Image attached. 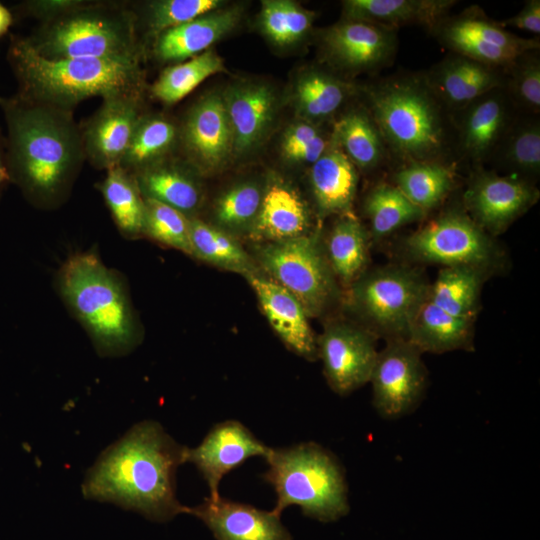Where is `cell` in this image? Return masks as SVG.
<instances>
[{
  "label": "cell",
  "mask_w": 540,
  "mask_h": 540,
  "mask_svg": "<svg viewBox=\"0 0 540 540\" xmlns=\"http://www.w3.org/2000/svg\"><path fill=\"white\" fill-rule=\"evenodd\" d=\"M186 451L158 422H139L100 454L85 475L83 495L138 512L151 521H170L186 513L175 485Z\"/></svg>",
  "instance_id": "1"
},
{
  "label": "cell",
  "mask_w": 540,
  "mask_h": 540,
  "mask_svg": "<svg viewBox=\"0 0 540 540\" xmlns=\"http://www.w3.org/2000/svg\"><path fill=\"white\" fill-rule=\"evenodd\" d=\"M7 126L10 180L40 208L59 206L85 159L80 127L71 110L0 96Z\"/></svg>",
  "instance_id": "2"
},
{
  "label": "cell",
  "mask_w": 540,
  "mask_h": 540,
  "mask_svg": "<svg viewBox=\"0 0 540 540\" xmlns=\"http://www.w3.org/2000/svg\"><path fill=\"white\" fill-rule=\"evenodd\" d=\"M7 58L18 82V97L71 110L94 96L143 93L140 62L101 58L47 59L25 37L10 40Z\"/></svg>",
  "instance_id": "3"
},
{
  "label": "cell",
  "mask_w": 540,
  "mask_h": 540,
  "mask_svg": "<svg viewBox=\"0 0 540 540\" xmlns=\"http://www.w3.org/2000/svg\"><path fill=\"white\" fill-rule=\"evenodd\" d=\"M62 299L99 355L122 356L141 340V329L123 279L92 252L76 253L61 266Z\"/></svg>",
  "instance_id": "4"
},
{
  "label": "cell",
  "mask_w": 540,
  "mask_h": 540,
  "mask_svg": "<svg viewBox=\"0 0 540 540\" xmlns=\"http://www.w3.org/2000/svg\"><path fill=\"white\" fill-rule=\"evenodd\" d=\"M25 38L38 54L52 60L101 58L141 63L145 53L133 10L111 2L87 1L41 23Z\"/></svg>",
  "instance_id": "5"
},
{
  "label": "cell",
  "mask_w": 540,
  "mask_h": 540,
  "mask_svg": "<svg viewBox=\"0 0 540 540\" xmlns=\"http://www.w3.org/2000/svg\"><path fill=\"white\" fill-rule=\"evenodd\" d=\"M263 478L276 493L274 511L281 515L299 506L304 515L321 522H334L348 514L345 473L336 457L314 442L273 449L265 458Z\"/></svg>",
  "instance_id": "6"
},
{
  "label": "cell",
  "mask_w": 540,
  "mask_h": 540,
  "mask_svg": "<svg viewBox=\"0 0 540 540\" xmlns=\"http://www.w3.org/2000/svg\"><path fill=\"white\" fill-rule=\"evenodd\" d=\"M371 117L390 148L408 162L437 161L446 144L440 102L424 78H395L370 91Z\"/></svg>",
  "instance_id": "7"
},
{
  "label": "cell",
  "mask_w": 540,
  "mask_h": 540,
  "mask_svg": "<svg viewBox=\"0 0 540 540\" xmlns=\"http://www.w3.org/2000/svg\"><path fill=\"white\" fill-rule=\"evenodd\" d=\"M429 285L414 269L388 265L364 272L351 284L350 301L375 336L406 339Z\"/></svg>",
  "instance_id": "8"
},
{
  "label": "cell",
  "mask_w": 540,
  "mask_h": 540,
  "mask_svg": "<svg viewBox=\"0 0 540 540\" xmlns=\"http://www.w3.org/2000/svg\"><path fill=\"white\" fill-rule=\"evenodd\" d=\"M257 257L269 277L294 295L309 317L321 315L336 301L335 276L316 235L267 242Z\"/></svg>",
  "instance_id": "9"
},
{
  "label": "cell",
  "mask_w": 540,
  "mask_h": 540,
  "mask_svg": "<svg viewBox=\"0 0 540 540\" xmlns=\"http://www.w3.org/2000/svg\"><path fill=\"white\" fill-rule=\"evenodd\" d=\"M402 249L414 262L486 272L495 269L500 257L488 233L459 210H449L408 235Z\"/></svg>",
  "instance_id": "10"
},
{
  "label": "cell",
  "mask_w": 540,
  "mask_h": 540,
  "mask_svg": "<svg viewBox=\"0 0 540 540\" xmlns=\"http://www.w3.org/2000/svg\"><path fill=\"white\" fill-rule=\"evenodd\" d=\"M421 355L406 339L388 340L378 352L369 382L374 408L381 417L398 419L422 401L428 376Z\"/></svg>",
  "instance_id": "11"
},
{
  "label": "cell",
  "mask_w": 540,
  "mask_h": 540,
  "mask_svg": "<svg viewBox=\"0 0 540 540\" xmlns=\"http://www.w3.org/2000/svg\"><path fill=\"white\" fill-rule=\"evenodd\" d=\"M442 43L454 51L491 67L506 68L522 54L539 50L536 38H522L471 8L435 28Z\"/></svg>",
  "instance_id": "12"
},
{
  "label": "cell",
  "mask_w": 540,
  "mask_h": 540,
  "mask_svg": "<svg viewBox=\"0 0 540 540\" xmlns=\"http://www.w3.org/2000/svg\"><path fill=\"white\" fill-rule=\"evenodd\" d=\"M317 347L326 380L335 393L345 396L369 382L378 351L375 335L367 328L330 324Z\"/></svg>",
  "instance_id": "13"
},
{
  "label": "cell",
  "mask_w": 540,
  "mask_h": 540,
  "mask_svg": "<svg viewBox=\"0 0 540 540\" xmlns=\"http://www.w3.org/2000/svg\"><path fill=\"white\" fill-rule=\"evenodd\" d=\"M538 198L539 191L529 181L477 171L464 193V204L481 229L498 234L528 211Z\"/></svg>",
  "instance_id": "14"
},
{
  "label": "cell",
  "mask_w": 540,
  "mask_h": 540,
  "mask_svg": "<svg viewBox=\"0 0 540 540\" xmlns=\"http://www.w3.org/2000/svg\"><path fill=\"white\" fill-rule=\"evenodd\" d=\"M142 94L104 98L81 130L85 158L97 169L119 166L141 118Z\"/></svg>",
  "instance_id": "15"
},
{
  "label": "cell",
  "mask_w": 540,
  "mask_h": 540,
  "mask_svg": "<svg viewBox=\"0 0 540 540\" xmlns=\"http://www.w3.org/2000/svg\"><path fill=\"white\" fill-rule=\"evenodd\" d=\"M271 448L241 422L226 420L214 425L195 448H187L185 463H192L207 482L210 496L219 495L222 478L251 457H267Z\"/></svg>",
  "instance_id": "16"
},
{
  "label": "cell",
  "mask_w": 540,
  "mask_h": 540,
  "mask_svg": "<svg viewBox=\"0 0 540 540\" xmlns=\"http://www.w3.org/2000/svg\"><path fill=\"white\" fill-rule=\"evenodd\" d=\"M186 513L201 520L216 540H292L280 514L218 496L207 497Z\"/></svg>",
  "instance_id": "17"
},
{
  "label": "cell",
  "mask_w": 540,
  "mask_h": 540,
  "mask_svg": "<svg viewBox=\"0 0 540 540\" xmlns=\"http://www.w3.org/2000/svg\"><path fill=\"white\" fill-rule=\"evenodd\" d=\"M180 136L198 167L207 171L221 167L233 151V134L222 96L209 94L195 103Z\"/></svg>",
  "instance_id": "18"
},
{
  "label": "cell",
  "mask_w": 540,
  "mask_h": 540,
  "mask_svg": "<svg viewBox=\"0 0 540 540\" xmlns=\"http://www.w3.org/2000/svg\"><path fill=\"white\" fill-rule=\"evenodd\" d=\"M322 40L330 60L347 70L383 66L396 47L393 30L353 19L329 27Z\"/></svg>",
  "instance_id": "19"
},
{
  "label": "cell",
  "mask_w": 540,
  "mask_h": 540,
  "mask_svg": "<svg viewBox=\"0 0 540 540\" xmlns=\"http://www.w3.org/2000/svg\"><path fill=\"white\" fill-rule=\"evenodd\" d=\"M273 330L293 352L308 360L318 356L309 315L299 300L272 280L257 273L245 276Z\"/></svg>",
  "instance_id": "20"
},
{
  "label": "cell",
  "mask_w": 540,
  "mask_h": 540,
  "mask_svg": "<svg viewBox=\"0 0 540 540\" xmlns=\"http://www.w3.org/2000/svg\"><path fill=\"white\" fill-rule=\"evenodd\" d=\"M423 78L441 104L459 111L482 95L505 87V79L497 68L456 53Z\"/></svg>",
  "instance_id": "21"
},
{
  "label": "cell",
  "mask_w": 540,
  "mask_h": 540,
  "mask_svg": "<svg viewBox=\"0 0 540 540\" xmlns=\"http://www.w3.org/2000/svg\"><path fill=\"white\" fill-rule=\"evenodd\" d=\"M233 134V151L245 154L256 148L272 125L276 97L266 84L241 82L222 96Z\"/></svg>",
  "instance_id": "22"
},
{
  "label": "cell",
  "mask_w": 540,
  "mask_h": 540,
  "mask_svg": "<svg viewBox=\"0 0 540 540\" xmlns=\"http://www.w3.org/2000/svg\"><path fill=\"white\" fill-rule=\"evenodd\" d=\"M504 88L482 95L461 110L460 146L473 160L490 156L512 124V100Z\"/></svg>",
  "instance_id": "23"
},
{
  "label": "cell",
  "mask_w": 540,
  "mask_h": 540,
  "mask_svg": "<svg viewBox=\"0 0 540 540\" xmlns=\"http://www.w3.org/2000/svg\"><path fill=\"white\" fill-rule=\"evenodd\" d=\"M237 6L217 9L160 33L153 54L163 63H180L197 56L233 30L241 18Z\"/></svg>",
  "instance_id": "24"
},
{
  "label": "cell",
  "mask_w": 540,
  "mask_h": 540,
  "mask_svg": "<svg viewBox=\"0 0 540 540\" xmlns=\"http://www.w3.org/2000/svg\"><path fill=\"white\" fill-rule=\"evenodd\" d=\"M309 212L298 192L282 181L263 191L257 217L249 235L257 241L275 242L307 234Z\"/></svg>",
  "instance_id": "25"
},
{
  "label": "cell",
  "mask_w": 540,
  "mask_h": 540,
  "mask_svg": "<svg viewBox=\"0 0 540 540\" xmlns=\"http://www.w3.org/2000/svg\"><path fill=\"white\" fill-rule=\"evenodd\" d=\"M356 167L331 140L310 170V184L321 213L349 214L357 189Z\"/></svg>",
  "instance_id": "26"
},
{
  "label": "cell",
  "mask_w": 540,
  "mask_h": 540,
  "mask_svg": "<svg viewBox=\"0 0 540 540\" xmlns=\"http://www.w3.org/2000/svg\"><path fill=\"white\" fill-rule=\"evenodd\" d=\"M455 4L450 0H346V19L360 20L393 30L419 24L435 29Z\"/></svg>",
  "instance_id": "27"
},
{
  "label": "cell",
  "mask_w": 540,
  "mask_h": 540,
  "mask_svg": "<svg viewBox=\"0 0 540 540\" xmlns=\"http://www.w3.org/2000/svg\"><path fill=\"white\" fill-rule=\"evenodd\" d=\"M134 176L144 198L164 203L187 217L201 205V186L194 174L180 163L165 159Z\"/></svg>",
  "instance_id": "28"
},
{
  "label": "cell",
  "mask_w": 540,
  "mask_h": 540,
  "mask_svg": "<svg viewBox=\"0 0 540 540\" xmlns=\"http://www.w3.org/2000/svg\"><path fill=\"white\" fill-rule=\"evenodd\" d=\"M474 319L453 316L428 299L419 307L407 340L422 353H443L470 347Z\"/></svg>",
  "instance_id": "29"
},
{
  "label": "cell",
  "mask_w": 540,
  "mask_h": 540,
  "mask_svg": "<svg viewBox=\"0 0 540 540\" xmlns=\"http://www.w3.org/2000/svg\"><path fill=\"white\" fill-rule=\"evenodd\" d=\"M328 264L339 280L352 284L364 272L369 259V236L352 214L340 215L330 230L324 250Z\"/></svg>",
  "instance_id": "30"
},
{
  "label": "cell",
  "mask_w": 540,
  "mask_h": 540,
  "mask_svg": "<svg viewBox=\"0 0 540 540\" xmlns=\"http://www.w3.org/2000/svg\"><path fill=\"white\" fill-rule=\"evenodd\" d=\"M487 276L477 268L443 267L429 285L427 299L453 316L474 319Z\"/></svg>",
  "instance_id": "31"
},
{
  "label": "cell",
  "mask_w": 540,
  "mask_h": 540,
  "mask_svg": "<svg viewBox=\"0 0 540 540\" xmlns=\"http://www.w3.org/2000/svg\"><path fill=\"white\" fill-rule=\"evenodd\" d=\"M99 190L123 237L143 236L145 202L135 176L120 166L113 167L107 170Z\"/></svg>",
  "instance_id": "32"
},
{
  "label": "cell",
  "mask_w": 540,
  "mask_h": 540,
  "mask_svg": "<svg viewBox=\"0 0 540 540\" xmlns=\"http://www.w3.org/2000/svg\"><path fill=\"white\" fill-rule=\"evenodd\" d=\"M351 93L352 87L344 81L320 70H309L296 80L293 100L297 113L313 123L331 117Z\"/></svg>",
  "instance_id": "33"
},
{
  "label": "cell",
  "mask_w": 540,
  "mask_h": 540,
  "mask_svg": "<svg viewBox=\"0 0 540 540\" xmlns=\"http://www.w3.org/2000/svg\"><path fill=\"white\" fill-rule=\"evenodd\" d=\"M331 140L360 169H372L383 159V139L371 115L362 109L344 114L335 123Z\"/></svg>",
  "instance_id": "34"
},
{
  "label": "cell",
  "mask_w": 540,
  "mask_h": 540,
  "mask_svg": "<svg viewBox=\"0 0 540 540\" xmlns=\"http://www.w3.org/2000/svg\"><path fill=\"white\" fill-rule=\"evenodd\" d=\"M192 256L244 276L257 267L240 243L226 230L189 217Z\"/></svg>",
  "instance_id": "35"
},
{
  "label": "cell",
  "mask_w": 540,
  "mask_h": 540,
  "mask_svg": "<svg viewBox=\"0 0 540 540\" xmlns=\"http://www.w3.org/2000/svg\"><path fill=\"white\" fill-rule=\"evenodd\" d=\"M178 136V129L170 120L143 113L119 166L135 175L165 160Z\"/></svg>",
  "instance_id": "36"
},
{
  "label": "cell",
  "mask_w": 540,
  "mask_h": 540,
  "mask_svg": "<svg viewBox=\"0 0 540 540\" xmlns=\"http://www.w3.org/2000/svg\"><path fill=\"white\" fill-rule=\"evenodd\" d=\"M395 183L410 202L426 213L449 194L454 171L438 161L409 162L397 172Z\"/></svg>",
  "instance_id": "37"
},
{
  "label": "cell",
  "mask_w": 540,
  "mask_h": 540,
  "mask_svg": "<svg viewBox=\"0 0 540 540\" xmlns=\"http://www.w3.org/2000/svg\"><path fill=\"white\" fill-rule=\"evenodd\" d=\"M224 69L223 59L208 49L165 68L150 87V92L159 101L172 105L191 93L205 79Z\"/></svg>",
  "instance_id": "38"
},
{
  "label": "cell",
  "mask_w": 540,
  "mask_h": 540,
  "mask_svg": "<svg viewBox=\"0 0 540 540\" xmlns=\"http://www.w3.org/2000/svg\"><path fill=\"white\" fill-rule=\"evenodd\" d=\"M364 211L375 238H383L425 216L395 185L388 183H380L369 192Z\"/></svg>",
  "instance_id": "39"
},
{
  "label": "cell",
  "mask_w": 540,
  "mask_h": 540,
  "mask_svg": "<svg viewBox=\"0 0 540 540\" xmlns=\"http://www.w3.org/2000/svg\"><path fill=\"white\" fill-rule=\"evenodd\" d=\"M505 167L528 181L540 172V124L535 118L512 122L494 152ZM493 152V153H494Z\"/></svg>",
  "instance_id": "40"
},
{
  "label": "cell",
  "mask_w": 540,
  "mask_h": 540,
  "mask_svg": "<svg viewBox=\"0 0 540 540\" xmlns=\"http://www.w3.org/2000/svg\"><path fill=\"white\" fill-rule=\"evenodd\" d=\"M314 13L288 0L262 2L260 25L263 33L276 45L287 46L300 41L309 32Z\"/></svg>",
  "instance_id": "41"
},
{
  "label": "cell",
  "mask_w": 540,
  "mask_h": 540,
  "mask_svg": "<svg viewBox=\"0 0 540 540\" xmlns=\"http://www.w3.org/2000/svg\"><path fill=\"white\" fill-rule=\"evenodd\" d=\"M143 235L192 256L189 217L154 199L144 198Z\"/></svg>",
  "instance_id": "42"
},
{
  "label": "cell",
  "mask_w": 540,
  "mask_h": 540,
  "mask_svg": "<svg viewBox=\"0 0 540 540\" xmlns=\"http://www.w3.org/2000/svg\"><path fill=\"white\" fill-rule=\"evenodd\" d=\"M263 190L255 182H241L223 192L215 204V218L231 231L250 230L260 209Z\"/></svg>",
  "instance_id": "43"
},
{
  "label": "cell",
  "mask_w": 540,
  "mask_h": 540,
  "mask_svg": "<svg viewBox=\"0 0 540 540\" xmlns=\"http://www.w3.org/2000/svg\"><path fill=\"white\" fill-rule=\"evenodd\" d=\"M220 0H155L144 5L143 21L154 39L162 32L217 10Z\"/></svg>",
  "instance_id": "44"
},
{
  "label": "cell",
  "mask_w": 540,
  "mask_h": 540,
  "mask_svg": "<svg viewBox=\"0 0 540 540\" xmlns=\"http://www.w3.org/2000/svg\"><path fill=\"white\" fill-rule=\"evenodd\" d=\"M536 52H526L506 67L509 78L505 84L512 102L533 114L540 109V61Z\"/></svg>",
  "instance_id": "45"
},
{
  "label": "cell",
  "mask_w": 540,
  "mask_h": 540,
  "mask_svg": "<svg viewBox=\"0 0 540 540\" xmlns=\"http://www.w3.org/2000/svg\"><path fill=\"white\" fill-rule=\"evenodd\" d=\"M86 2L85 0H30L19 4L16 13L34 17L44 23L63 16Z\"/></svg>",
  "instance_id": "46"
},
{
  "label": "cell",
  "mask_w": 540,
  "mask_h": 540,
  "mask_svg": "<svg viewBox=\"0 0 540 540\" xmlns=\"http://www.w3.org/2000/svg\"><path fill=\"white\" fill-rule=\"evenodd\" d=\"M502 28L514 27L536 35L540 33V1L529 0L515 16L498 22Z\"/></svg>",
  "instance_id": "47"
},
{
  "label": "cell",
  "mask_w": 540,
  "mask_h": 540,
  "mask_svg": "<svg viewBox=\"0 0 540 540\" xmlns=\"http://www.w3.org/2000/svg\"><path fill=\"white\" fill-rule=\"evenodd\" d=\"M321 132L310 122L301 121L291 125L286 131L282 139V152L286 155L290 151L308 143Z\"/></svg>",
  "instance_id": "48"
},
{
  "label": "cell",
  "mask_w": 540,
  "mask_h": 540,
  "mask_svg": "<svg viewBox=\"0 0 540 540\" xmlns=\"http://www.w3.org/2000/svg\"><path fill=\"white\" fill-rule=\"evenodd\" d=\"M328 145L326 139L320 134L308 143L290 151L284 156L292 162L313 164L325 152Z\"/></svg>",
  "instance_id": "49"
},
{
  "label": "cell",
  "mask_w": 540,
  "mask_h": 540,
  "mask_svg": "<svg viewBox=\"0 0 540 540\" xmlns=\"http://www.w3.org/2000/svg\"><path fill=\"white\" fill-rule=\"evenodd\" d=\"M9 181L11 180L6 159V142L0 133V194Z\"/></svg>",
  "instance_id": "50"
},
{
  "label": "cell",
  "mask_w": 540,
  "mask_h": 540,
  "mask_svg": "<svg viewBox=\"0 0 540 540\" xmlns=\"http://www.w3.org/2000/svg\"><path fill=\"white\" fill-rule=\"evenodd\" d=\"M13 23L12 12L0 3V38L7 33Z\"/></svg>",
  "instance_id": "51"
}]
</instances>
